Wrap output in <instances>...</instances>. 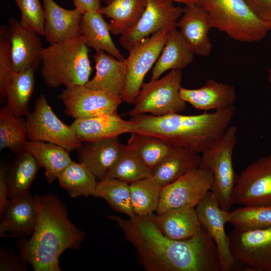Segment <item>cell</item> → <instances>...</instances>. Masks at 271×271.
<instances>
[{
	"label": "cell",
	"instance_id": "cell-1",
	"mask_svg": "<svg viewBox=\"0 0 271 271\" xmlns=\"http://www.w3.org/2000/svg\"><path fill=\"white\" fill-rule=\"evenodd\" d=\"M108 217L116 222L148 271L220 270L216 244L202 225L191 238L174 240L160 230L154 213L127 219Z\"/></svg>",
	"mask_w": 271,
	"mask_h": 271
},
{
	"label": "cell",
	"instance_id": "cell-2",
	"mask_svg": "<svg viewBox=\"0 0 271 271\" xmlns=\"http://www.w3.org/2000/svg\"><path fill=\"white\" fill-rule=\"evenodd\" d=\"M34 198L37 223L30 239L18 240L19 253L35 271H60L61 255L68 249H78L85 233L70 221L66 205L57 195L48 193Z\"/></svg>",
	"mask_w": 271,
	"mask_h": 271
},
{
	"label": "cell",
	"instance_id": "cell-3",
	"mask_svg": "<svg viewBox=\"0 0 271 271\" xmlns=\"http://www.w3.org/2000/svg\"><path fill=\"white\" fill-rule=\"evenodd\" d=\"M236 111L233 105L196 115H138L130 119L131 133L156 137L173 147L202 154L220 141Z\"/></svg>",
	"mask_w": 271,
	"mask_h": 271
},
{
	"label": "cell",
	"instance_id": "cell-4",
	"mask_svg": "<svg viewBox=\"0 0 271 271\" xmlns=\"http://www.w3.org/2000/svg\"><path fill=\"white\" fill-rule=\"evenodd\" d=\"M41 65L44 82L53 88L85 85L92 70L88 47L82 35L44 48Z\"/></svg>",
	"mask_w": 271,
	"mask_h": 271
},
{
	"label": "cell",
	"instance_id": "cell-5",
	"mask_svg": "<svg viewBox=\"0 0 271 271\" xmlns=\"http://www.w3.org/2000/svg\"><path fill=\"white\" fill-rule=\"evenodd\" d=\"M208 13L212 28L241 42L260 41L269 32L245 0H198Z\"/></svg>",
	"mask_w": 271,
	"mask_h": 271
},
{
	"label": "cell",
	"instance_id": "cell-6",
	"mask_svg": "<svg viewBox=\"0 0 271 271\" xmlns=\"http://www.w3.org/2000/svg\"><path fill=\"white\" fill-rule=\"evenodd\" d=\"M237 141V128L229 125L220 141L202 154L200 166L212 172L213 182L211 191L220 206L227 211L232 205V192L238 176L232 163Z\"/></svg>",
	"mask_w": 271,
	"mask_h": 271
},
{
	"label": "cell",
	"instance_id": "cell-7",
	"mask_svg": "<svg viewBox=\"0 0 271 271\" xmlns=\"http://www.w3.org/2000/svg\"><path fill=\"white\" fill-rule=\"evenodd\" d=\"M181 70H173L161 78L144 83L128 114L131 117L146 113L162 116L181 113L186 106L182 99Z\"/></svg>",
	"mask_w": 271,
	"mask_h": 271
},
{
	"label": "cell",
	"instance_id": "cell-8",
	"mask_svg": "<svg viewBox=\"0 0 271 271\" xmlns=\"http://www.w3.org/2000/svg\"><path fill=\"white\" fill-rule=\"evenodd\" d=\"M26 116V134L29 141L52 143L69 152L81 146L82 143L74 130L57 116L44 94L36 99L33 110Z\"/></svg>",
	"mask_w": 271,
	"mask_h": 271
},
{
	"label": "cell",
	"instance_id": "cell-9",
	"mask_svg": "<svg viewBox=\"0 0 271 271\" xmlns=\"http://www.w3.org/2000/svg\"><path fill=\"white\" fill-rule=\"evenodd\" d=\"M169 31L156 32L142 40L128 51L125 59L126 77L121 95L122 101L133 103L144 82L145 77L159 58L168 38Z\"/></svg>",
	"mask_w": 271,
	"mask_h": 271
},
{
	"label": "cell",
	"instance_id": "cell-10",
	"mask_svg": "<svg viewBox=\"0 0 271 271\" xmlns=\"http://www.w3.org/2000/svg\"><path fill=\"white\" fill-rule=\"evenodd\" d=\"M213 176L209 169H193L175 181L163 187L157 214L171 209L196 207L211 190Z\"/></svg>",
	"mask_w": 271,
	"mask_h": 271
},
{
	"label": "cell",
	"instance_id": "cell-11",
	"mask_svg": "<svg viewBox=\"0 0 271 271\" xmlns=\"http://www.w3.org/2000/svg\"><path fill=\"white\" fill-rule=\"evenodd\" d=\"M232 203L242 206L271 205V154L259 158L238 175Z\"/></svg>",
	"mask_w": 271,
	"mask_h": 271
},
{
	"label": "cell",
	"instance_id": "cell-12",
	"mask_svg": "<svg viewBox=\"0 0 271 271\" xmlns=\"http://www.w3.org/2000/svg\"><path fill=\"white\" fill-rule=\"evenodd\" d=\"M171 0H146L145 9L136 25L120 35L119 43L128 51L136 44L153 34L170 32L177 28L183 8L176 7Z\"/></svg>",
	"mask_w": 271,
	"mask_h": 271
},
{
	"label": "cell",
	"instance_id": "cell-13",
	"mask_svg": "<svg viewBox=\"0 0 271 271\" xmlns=\"http://www.w3.org/2000/svg\"><path fill=\"white\" fill-rule=\"evenodd\" d=\"M57 98L64 106L65 113L75 119L116 112L122 101L120 95L85 85L66 88Z\"/></svg>",
	"mask_w": 271,
	"mask_h": 271
},
{
	"label": "cell",
	"instance_id": "cell-14",
	"mask_svg": "<svg viewBox=\"0 0 271 271\" xmlns=\"http://www.w3.org/2000/svg\"><path fill=\"white\" fill-rule=\"evenodd\" d=\"M236 261L249 270L271 271V227L240 231L228 235Z\"/></svg>",
	"mask_w": 271,
	"mask_h": 271
},
{
	"label": "cell",
	"instance_id": "cell-15",
	"mask_svg": "<svg viewBox=\"0 0 271 271\" xmlns=\"http://www.w3.org/2000/svg\"><path fill=\"white\" fill-rule=\"evenodd\" d=\"M201 225L213 238L218 253L221 271H230L236 267L232 254L229 235L225 226L228 223L230 212L222 209L212 192L209 191L195 207Z\"/></svg>",
	"mask_w": 271,
	"mask_h": 271
},
{
	"label": "cell",
	"instance_id": "cell-16",
	"mask_svg": "<svg viewBox=\"0 0 271 271\" xmlns=\"http://www.w3.org/2000/svg\"><path fill=\"white\" fill-rule=\"evenodd\" d=\"M7 28L11 44L13 71L37 70L41 64L44 48L39 35L26 29L12 17L9 19Z\"/></svg>",
	"mask_w": 271,
	"mask_h": 271
},
{
	"label": "cell",
	"instance_id": "cell-17",
	"mask_svg": "<svg viewBox=\"0 0 271 271\" xmlns=\"http://www.w3.org/2000/svg\"><path fill=\"white\" fill-rule=\"evenodd\" d=\"M37 218V205L30 191L22 196L10 199L1 218L0 237H24L31 235Z\"/></svg>",
	"mask_w": 271,
	"mask_h": 271
},
{
	"label": "cell",
	"instance_id": "cell-18",
	"mask_svg": "<svg viewBox=\"0 0 271 271\" xmlns=\"http://www.w3.org/2000/svg\"><path fill=\"white\" fill-rule=\"evenodd\" d=\"M177 27L194 54L202 57L210 55L212 45L208 35L212 27L208 13L202 7L197 4L183 7Z\"/></svg>",
	"mask_w": 271,
	"mask_h": 271
},
{
	"label": "cell",
	"instance_id": "cell-19",
	"mask_svg": "<svg viewBox=\"0 0 271 271\" xmlns=\"http://www.w3.org/2000/svg\"><path fill=\"white\" fill-rule=\"evenodd\" d=\"M45 13L44 35L50 44L81 35L82 13L77 9L67 10L54 0H42Z\"/></svg>",
	"mask_w": 271,
	"mask_h": 271
},
{
	"label": "cell",
	"instance_id": "cell-20",
	"mask_svg": "<svg viewBox=\"0 0 271 271\" xmlns=\"http://www.w3.org/2000/svg\"><path fill=\"white\" fill-rule=\"evenodd\" d=\"M84 143L77 149L79 162L84 164L96 179L101 180L118 159L124 145L118 137Z\"/></svg>",
	"mask_w": 271,
	"mask_h": 271
},
{
	"label": "cell",
	"instance_id": "cell-21",
	"mask_svg": "<svg viewBox=\"0 0 271 271\" xmlns=\"http://www.w3.org/2000/svg\"><path fill=\"white\" fill-rule=\"evenodd\" d=\"M181 98L194 108L204 111L218 110L234 105L236 100L235 88L232 85L207 80L199 88L181 87Z\"/></svg>",
	"mask_w": 271,
	"mask_h": 271
},
{
	"label": "cell",
	"instance_id": "cell-22",
	"mask_svg": "<svg viewBox=\"0 0 271 271\" xmlns=\"http://www.w3.org/2000/svg\"><path fill=\"white\" fill-rule=\"evenodd\" d=\"M78 138L89 142L131 133V121L122 119L117 112L102 115L75 119L70 125Z\"/></svg>",
	"mask_w": 271,
	"mask_h": 271
},
{
	"label": "cell",
	"instance_id": "cell-23",
	"mask_svg": "<svg viewBox=\"0 0 271 271\" xmlns=\"http://www.w3.org/2000/svg\"><path fill=\"white\" fill-rule=\"evenodd\" d=\"M93 57L95 74L85 86L121 96L126 82L125 60H118L103 51H95Z\"/></svg>",
	"mask_w": 271,
	"mask_h": 271
},
{
	"label": "cell",
	"instance_id": "cell-24",
	"mask_svg": "<svg viewBox=\"0 0 271 271\" xmlns=\"http://www.w3.org/2000/svg\"><path fill=\"white\" fill-rule=\"evenodd\" d=\"M201 156L186 148L174 147L152 169L151 177L162 188L190 171L199 168Z\"/></svg>",
	"mask_w": 271,
	"mask_h": 271
},
{
	"label": "cell",
	"instance_id": "cell-25",
	"mask_svg": "<svg viewBox=\"0 0 271 271\" xmlns=\"http://www.w3.org/2000/svg\"><path fill=\"white\" fill-rule=\"evenodd\" d=\"M194 53L179 30L169 32L163 50L153 67L151 79L155 80L166 71L182 70L192 63Z\"/></svg>",
	"mask_w": 271,
	"mask_h": 271
},
{
	"label": "cell",
	"instance_id": "cell-26",
	"mask_svg": "<svg viewBox=\"0 0 271 271\" xmlns=\"http://www.w3.org/2000/svg\"><path fill=\"white\" fill-rule=\"evenodd\" d=\"M160 230L174 240H186L197 234L202 225L195 207H184L167 211L156 215Z\"/></svg>",
	"mask_w": 271,
	"mask_h": 271
},
{
	"label": "cell",
	"instance_id": "cell-27",
	"mask_svg": "<svg viewBox=\"0 0 271 271\" xmlns=\"http://www.w3.org/2000/svg\"><path fill=\"white\" fill-rule=\"evenodd\" d=\"M80 26L81 35L88 47L95 51H104L118 60H125L111 39L108 24L99 11L83 14Z\"/></svg>",
	"mask_w": 271,
	"mask_h": 271
},
{
	"label": "cell",
	"instance_id": "cell-28",
	"mask_svg": "<svg viewBox=\"0 0 271 271\" xmlns=\"http://www.w3.org/2000/svg\"><path fill=\"white\" fill-rule=\"evenodd\" d=\"M25 149L44 168L45 176L49 183L57 179L73 161L69 151L52 143L28 140Z\"/></svg>",
	"mask_w": 271,
	"mask_h": 271
},
{
	"label": "cell",
	"instance_id": "cell-29",
	"mask_svg": "<svg viewBox=\"0 0 271 271\" xmlns=\"http://www.w3.org/2000/svg\"><path fill=\"white\" fill-rule=\"evenodd\" d=\"M146 0H112L101 7L100 13L111 19L108 27L113 35H122L131 29L142 15Z\"/></svg>",
	"mask_w": 271,
	"mask_h": 271
},
{
	"label": "cell",
	"instance_id": "cell-30",
	"mask_svg": "<svg viewBox=\"0 0 271 271\" xmlns=\"http://www.w3.org/2000/svg\"><path fill=\"white\" fill-rule=\"evenodd\" d=\"M17 154L6 175L9 199L22 196L30 191V187L41 167L27 150Z\"/></svg>",
	"mask_w": 271,
	"mask_h": 271
},
{
	"label": "cell",
	"instance_id": "cell-31",
	"mask_svg": "<svg viewBox=\"0 0 271 271\" xmlns=\"http://www.w3.org/2000/svg\"><path fill=\"white\" fill-rule=\"evenodd\" d=\"M35 71H13L6 87V106L14 115L22 117L29 111V103L35 88Z\"/></svg>",
	"mask_w": 271,
	"mask_h": 271
},
{
	"label": "cell",
	"instance_id": "cell-32",
	"mask_svg": "<svg viewBox=\"0 0 271 271\" xmlns=\"http://www.w3.org/2000/svg\"><path fill=\"white\" fill-rule=\"evenodd\" d=\"M60 187L66 190L70 197L95 196L98 182L84 164L72 161L57 179Z\"/></svg>",
	"mask_w": 271,
	"mask_h": 271
},
{
	"label": "cell",
	"instance_id": "cell-33",
	"mask_svg": "<svg viewBox=\"0 0 271 271\" xmlns=\"http://www.w3.org/2000/svg\"><path fill=\"white\" fill-rule=\"evenodd\" d=\"M152 175V169L145 164L134 150L126 145L124 146L105 178H114L130 184L150 177Z\"/></svg>",
	"mask_w": 271,
	"mask_h": 271
},
{
	"label": "cell",
	"instance_id": "cell-34",
	"mask_svg": "<svg viewBox=\"0 0 271 271\" xmlns=\"http://www.w3.org/2000/svg\"><path fill=\"white\" fill-rule=\"evenodd\" d=\"M25 119L13 114L6 105L0 109V150L8 149L18 154L25 150Z\"/></svg>",
	"mask_w": 271,
	"mask_h": 271
},
{
	"label": "cell",
	"instance_id": "cell-35",
	"mask_svg": "<svg viewBox=\"0 0 271 271\" xmlns=\"http://www.w3.org/2000/svg\"><path fill=\"white\" fill-rule=\"evenodd\" d=\"M95 197L104 199L112 209L129 218L136 216L131 203L129 184L125 182L105 178L98 182Z\"/></svg>",
	"mask_w": 271,
	"mask_h": 271
},
{
	"label": "cell",
	"instance_id": "cell-36",
	"mask_svg": "<svg viewBox=\"0 0 271 271\" xmlns=\"http://www.w3.org/2000/svg\"><path fill=\"white\" fill-rule=\"evenodd\" d=\"M129 189L136 215L145 216L156 212L162 187L151 177L130 183Z\"/></svg>",
	"mask_w": 271,
	"mask_h": 271
},
{
	"label": "cell",
	"instance_id": "cell-37",
	"mask_svg": "<svg viewBox=\"0 0 271 271\" xmlns=\"http://www.w3.org/2000/svg\"><path fill=\"white\" fill-rule=\"evenodd\" d=\"M127 145L137 153L151 169L174 147L157 137L135 132L131 133Z\"/></svg>",
	"mask_w": 271,
	"mask_h": 271
},
{
	"label": "cell",
	"instance_id": "cell-38",
	"mask_svg": "<svg viewBox=\"0 0 271 271\" xmlns=\"http://www.w3.org/2000/svg\"><path fill=\"white\" fill-rule=\"evenodd\" d=\"M228 223L240 231L271 227V205L237 208L230 212Z\"/></svg>",
	"mask_w": 271,
	"mask_h": 271
},
{
	"label": "cell",
	"instance_id": "cell-39",
	"mask_svg": "<svg viewBox=\"0 0 271 271\" xmlns=\"http://www.w3.org/2000/svg\"><path fill=\"white\" fill-rule=\"evenodd\" d=\"M21 12V25L39 35H44L45 13L40 0H14Z\"/></svg>",
	"mask_w": 271,
	"mask_h": 271
},
{
	"label": "cell",
	"instance_id": "cell-40",
	"mask_svg": "<svg viewBox=\"0 0 271 271\" xmlns=\"http://www.w3.org/2000/svg\"><path fill=\"white\" fill-rule=\"evenodd\" d=\"M11 44L7 26H0V96L6 98V87L10 74L13 72Z\"/></svg>",
	"mask_w": 271,
	"mask_h": 271
},
{
	"label": "cell",
	"instance_id": "cell-41",
	"mask_svg": "<svg viewBox=\"0 0 271 271\" xmlns=\"http://www.w3.org/2000/svg\"><path fill=\"white\" fill-rule=\"evenodd\" d=\"M26 260L13 249L1 247L0 249L1 271H26L28 270Z\"/></svg>",
	"mask_w": 271,
	"mask_h": 271
},
{
	"label": "cell",
	"instance_id": "cell-42",
	"mask_svg": "<svg viewBox=\"0 0 271 271\" xmlns=\"http://www.w3.org/2000/svg\"><path fill=\"white\" fill-rule=\"evenodd\" d=\"M245 1L268 31H271V0Z\"/></svg>",
	"mask_w": 271,
	"mask_h": 271
},
{
	"label": "cell",
	"instance_id": "cell-43",
	"mask_svg": "<svg viewBox=\"0 0 271 271\" xmlns=\"http://www.w3.org/2000/svg\"><path fill=\"white\" fill-rule=\"evenodd\" d=\"M8 168L1 165L0 168V217L1 218L10 201L8 198L6 175Z\"/></svg>",
	"mask_w": 271,
	"mask_h": 271
},
{
	"label": "cell",
	"instance_id": "cell-44",
	"mask_svg": "<svg viewBox=\"0 0 271 271\" xmlns=\"http://www.w3.org/2000/svg\"><path fill=\"white\" fill-rule=\"evenodd\" d=\"M101 0H73L75 8L82 14L89 12L98 11L100 8Z\"/></svg>",
	"mask_w": 271,
	"mask_h": 271
},
{
	"label": "cell",
	"instance_id": "cell-45",
	"mask_svg": "<svg viewBox=\"0 0 271 271\" xmlns=\"http://www.w3.org/2000/svg\"><path fill=\"white\" fill-rule=\"evenodd\" d=\"M173 2L181 3L185 6H190L196 4L198 0H171Z\"/></svg>",
	"mask_w": 271,
	"mask_h": 271
},
{
	"label": "cell",
	"instance_id": "cell-46",
	"mask_svg": "<svg viewBox=\"0 0 271 271\" xmlns=\"http://www.w3.org/2000/svg\"><path fill=\"white\" fill-rule=\"evenodd\" d=\"M267 79L271 84V68H269L267 70Z\"/></svg>",
	"mask_w": 271,
	"mask_h": 271
},
{
	"label": "cell",
	"instance_id": "cell-47",
	"mask_svg": "<svg viewBox=\"0 0 271 271\" xmlns=\"http://www.w3.org/2000/svg\"><path fill=\"white\" fill-rule=\"evenodd\" d=\"M102 1L105 5L109 4L112 0H101Z\"/></svg>",
	"mask_w": 271,
	"mask_h": 271
}]
</instances>
